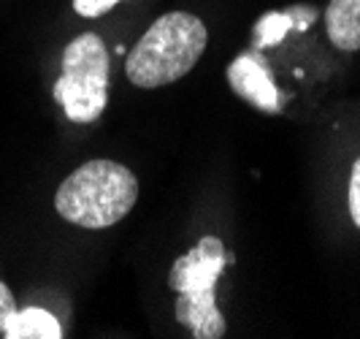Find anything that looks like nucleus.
I'll return each mask as SVG.
<instances>
[{
	"label": "nucleus",
	"instance_id": "nucleus-1",
	"mask_svg": "<svg viewBox=\"0 0 360 339\" xmlns=\"http://www.w3.org/2000/svg\"><path fill=\"white\" fill-rule=\"evenodd\" d=\"M209 30L195 14L171 11L146 30L136 49L127 54L125 73L136 87H165L195 68L206 49Z\"/></svg>",
	"mask_w": 360,
	"mask_h": 339
},
{
	"label": "nucleus",
	"instance_id": "nucleus-2",
	"mask_svg": "<svg viewBox=\"0 0 360 339\" xmlns=\"http://www.w3.org/2000/svg\"><path fill=\"white\" fill-rule=\"evenodd\" d=\"M139 198V179L117 161H90L79 166L57 187V214L79 228H108L120 223Z\"/></svg>",
	"mask_w": 360,
	"mask_h": 339
},
{
	"label": "nucleus",
	"instance_id": "nucleus-3",
	"mask_svg": "<svg viewBox=\"0 0 360 339\" xmlns=\"http://www.w3.org/2000/svg\"><path fill=\"white\" fill-rule=\"evenodd\" d=\"M225 245L217 236H203L198 247L179 255L171 266L168 285L176 290V321L193 331L195 339L225 337L228 326L217 307V280L228 266Z\"/></svg>",
	"mask_w": 360,
	"mask_h": 339
},
{
	"label": "nucleus",
	"instance_id": "nucleus-4",
	"mask_svg": "<svg viewBox=\"0 0 360 339\" xmlns=\"http://www.w3.org/2000/svg\"><path fill=\"white\" fill-rule=\"evenodd\" d=\"M54 101L73 123H92L108 104V52L95 33L73 38L63 52V73L54 82Z\"/></svg>",
	"mask_w": 360,
	"mask_h": 339
},
{
	"label": "nucleus",
	"instance_id": "nucleus-5",
	"mask_svg": "<svg viewBox=\"0 0 360 339\" xmlns=\"http://www.w3.org/2000/svg\"><path fill=\"white\" fill-rule=\"evenodd\" d=\"M228 85L236 90L238 98H244L250 106L276 114L282 111V92L276 90L266 60L255 52L238 54L228 66Z\"/></svg>",
	"mask_w": 360,
	"mask_h": 339
},
{
	"label": "nucleus",
	"instance_id": "nucleus-6",
	"mask_svg": "<svg viewBox=\"0 0 360 339\" xmlns=\"http://www.w3.org/2000/svg\"><path fill=\"white\" fill-rule=\"evenodd\" d=\"M328 38L342 52L360 49V0H330L325 8Z\"/></svg>",
	"mask_w": 360,
	"mask_h": 339
},
{
	"label": "nucleus",
	"instance_id": "nucleus-7",
	"mask_svg": "<svg viewBox=\"0 0 360 339\" xmlns=\"http://www.w3.org/2000/svg\"><path fill=\"white\" fill-rule=\"evenodd\" d=\"M6 339H60L63 326L52 312L41 307H27V309H14L11 318L3 328Z\"/></svg>",
	"mask_w": 360,
	"mask_h": 339
},
{
	"label": "nucleus",
	"instance_id": "nucleus-8",
	"mask_svg": "<svg viewBox=\"0 0 360 339\" xmlns=\"http://www.w3.org/2000/svg\"><path fill=\"white\" fill-rule=\"evenodd\" d=\"M292 14L290 11H269L255 22V49H269L274 44H282L285 36L292 30Z\"/></svg>",
	"mask_w": 360,
	"mask_h": 339
},
{
	"label": "nucleus",
	"instance_id": "nucleus-9",
	"mask_svg": "<svg viewBox=\"0 0 360 339\" xmlns=\"http://www.w3.org/2000/svg\"><path fill=\"white\" fill-rule=\"evenodd\" d=\"M117 3H122V0H73V8H76L79 17L95 19L101 17V14H106V11H111Z\"/></svg>",
	"mask_w": 360,
	"mask_h": 339
},
{
	"label": "nucleus",
	"instance_id": "nucleus-10",
	"mask_svg": "<svg viewBox=\"0 0 360 339\" xmlns=\"http://www.w3.org/2000/svg\"><path fill=\"white\" fill-rule=\"evenodd\" d=\"M349 214L352 223L360 228V158L352 166V177H349Z\"/></svg>",
	"mask_w": 360,
	"mask_h": 339
},
{
	"label": "nucleus",
	"instance_id": "nucleus-11",
	"mask_svg": "<svg viewBox=\"0 0 360 339\" xmlns=\"http://www.w3.org/2000/svg\"><path fill=\"white\" fill-rule=\"evenodd\" d=\"M14 309H17L14 293L8 290L6 283H0V334H3V328H6V323H8V318H11Z\"/></svg>",
	"mask_w": 360,
	"mask_h": 339
},
{
	"label": "nucleus",
	"instance_id": "nucleus-12",
	"mask_svg": "<svg viewBox=\"0 0 360 339\" xmlns=\"http://www.w3.org/2000/svg\"><path fill=\"white\" fill-rule=\"evenodd\" d=\"M290 14H292V25H295V30H307L309 25L317 19L314 8H309V6H295Z\"/></svg>",
	"mask_w": 360,
	"mask_h": 339
}]
</instances>
